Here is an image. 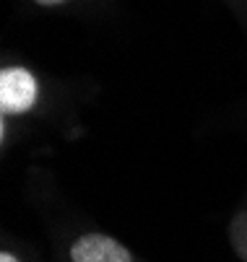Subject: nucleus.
Returning a JSON list of instances; mask_svg holds the SVG:
<instances>
[{"label": "nucleus", "mask_w": 247, "mask_h": 262, "mask_svg": "<svg viewBox=\"0 0 247 262\" xmlns=\"http://www.w3.org/2000/svg\"><path fill=\"white\" fill-rule=\"evenodd\" d=\"M39 83L26 68H6L0 73V109L3 115H26L37 104Z\"/></svg>", "instance_id": "obj_1"}, {"label": "nucleus", "mask_w": 247, "mask_h": 262, "mask_svg": "<svg viewBox=\"0 0 247 262\" xmlns=\"http://www.w3.org/2000/svg\"><path fill=\"white\" fill-rule=\"evenodd\" d=\"M0 262H21L16 254H11V252H3V254H0Z\"/></svg>", "instance_id": "obj_3"}, {"label": "nucleus", "mask_w": 247, "mask_h": 262, "mask_svg": "<svg viewBox=\"0 0 247 262\" xmlns=\"http://www.w3.org/2000/svg\"><path fill=\"white\" fill-rule=\"evenodd\" d=\"M34 3H39V6H60V3H65V0H34Z\"/></svg>", "instance_id": "obj_4"}, {"label": "nucleus", "mask_w": 247, "mask_h": 262, "mask_svg": "<svg viewBox=\"0 0 247 262\" xmlns=\"http://www.w3.org/2000/svg\"><path fill=\"white\" fill-rule=\"evenodd\" d=\"M70 262H133V254L107 234H84L70 247Z\"/></svg>", "instance_id": "obj_2"}]
</instances>
